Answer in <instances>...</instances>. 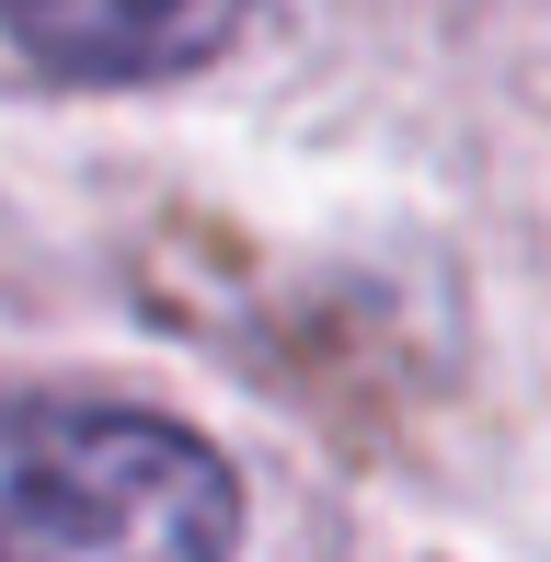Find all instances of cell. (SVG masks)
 <instances>
[{
  "label": "cell",
  "mask_w": 551,
  "mask_h": 562,
  "mask_svg": "<svg viewBox=\"0 0 551 562\" xmlns=\"http://www.w3.org/2000/svg\"><path fill=\"white\" fill-rule=\"evenodd\" d=\"M241 471L115 391L0 402V562H230Z\"/></svg>",
  "instance_id": "6da1fadb"
},
{
  "label": "cell",
  "mask_w": 551,
  "mask_h": 562,
  "mask_svg": "<svg viewBox=\"0 0 551 562\" xmlns=\"http://www.w3.org/2000/svg\"><path fill=\"white\" fill-rule=\"evenodd\" d=\"M254 23V0H0V35L23 69L69 92H161L218 69Z\"/></svg>",
  "instance_id": "7a4b0ae2"
}]
</instances>
